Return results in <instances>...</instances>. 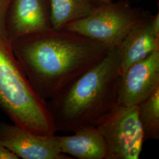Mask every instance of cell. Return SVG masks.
<instances>
[{
    "label": "cell",
    "mask_w": 159,
    "mask_h": 159,
    "mask_svg": "<svg viewBox=\"0 0 159 159\" xmlns=\"http://www.w3.org/2000/svg\"><path fill=\"white\" fill-rule=\"evenodd\" d=\"M11 45L30 84L46 102L67 90L111 50L65 29L28 34L12 41Z\"/></svg>",
    "instance_id": "obj_1"
},
{
    "label": "cell",
    "mask_w": 159,
    "mask_h": 159,
    "mask_svg": "<svg viewBox=\"0 0 159 159\" xmlns=\"http://www.w3.org/2000/svg\"><path fill=\"white\" fill-rule=\"evenodd\" d=\"M120 63V48L117 46L67 90L46 101L57 132L97 127L113 113L119 106Z\"/></svg>",
    "instance_id": "obj_2"
},
{
    "label": "cell",
    "mask_w": 159,
    "mask_h": 159,
    "mask_svg": "<svg viewBox=\"0 0 159 159\" xmlns=\"http://www.w3.org/2000/svg\"><path fill=\"white\" fill-rule=\"evenodd\" d=\"M0 109L13 124L34 134L57 132L46 102L30 84L15 56L11 42L0 36Z\"/></svg>",
    "instance_id": "obj_3"
},
{
    "label": "cell",
    "mask_w": 159,
    "mask_h": 159,
    "mask_svg": "<svg viewBox=\"0 0 159 159\" xmlns=\"http://www.w3.org/2000/svg\"><path fill=\"white\" fill-rule=\"evenodd\" d=\"M144 14L127 1H109L94 8L87 16L69 23L63 29L78 33L111 49L121 44Z\"/></svg>",
    "instance_id": "obj_4"
},
{
    "label": "cell",
    "mask_w": 159,
    "mask_h": 159,
    "mask_svg": "<svg viewBox=\"0 0 159 159\" xmlns=\"http://www.w3.org/2000/svg\"><path fill=\"white\" fill-rule=\"evenodd\" d=\"M96 128L106 145V159H139L144 140L139 106H119Z\"/></svg>",
    "instance_id": "obj_5"
},
{
    "label": "cell",
    "mask_w": 159,
    "mask_h": 159,
    "mask_svg": "<svg viewBox=\"0 0 159 159\" xmlns=\"http://www.w3.org/2000/svg\"><path fill=\"white\" fill-rule=\"evenodd\" d=\"M159 87V48H157L121 74L118 92L119 106H139Z\"/></svg>",
    "instance_id": "obj_6"
},
{
    "label": "cell",
    "mask_w": 159,
    "mask_h": 159,
    "mask_svg": "<svg viewBox=\"0 0 159 159\" xmlns=\"http://www.w3.org/2000/svg\"><path fill=\"white\" fill-rule=\"evenodd\" d=\"M0 142L19 159H73L61 152L56 134L36 135L4 121L0 122Z\"/></svg>",
    "instance_id": "obj_7"
},
{
    "label": "cell",
    "mask_w": 159,
    "mask_h": 159,
    "mask_svg": "<svg viewBox=\"0 0 159 159\" xmlns=\"http://www.w3.org/2000/svg\"><path fill=\"white\" fill-rule=\"evenodd\" d=\"M51 29L50 0H11L6 20L7 39L11 42Z\"/></svg>",
    "instance_id": "obj_8"
},
{
    "label": "cell",
    "mask_w": 159,
    "mask_h": 159,
    "mask_svg": "<svg viewBox=\"0 0 159 159\" xmlns=\"http://www.w3.org/2000/svg\"><path fill=\"white\" fill-rule=\"evenodd\" d=\"M121 74L159 48V35L152 24V16L144 14L120 45Z\"/></svg>",
    "instance_id": "obj_9"
},
{
    "label": "cell",
    "mask_w": 159,
    "mask_h": 159,
    "mask_svg": "<svg viewBox=\"0 0 159 159\" xmlns=\"http://www.w3.org/2000/svg\"><path fill=\"white\" fill-rule=\"evenodd\" d=\"M68 136H58L63 153L79 159H106L107 148L96 127L84 128Z\"/></svg>",
    "instance_id": "obj_10"
},
{
    "label": "cell",
    "mask_w": 159,
    "mask_h": 159,
    "mask_svg": "<svg viewBox=\"0 0 159 159\" xmlns=\"http://www.w3.org/2000/svg\"><path fill=\"white\" fill-rule=\"evenodd\" d=\"M52 29L60 30L89 15L94 7L84 0H50Z\"/></svg>",
    "instance_id": "obj_11"
},
{
    "label": "cell",
    "mask_w": 159,
    "mask_h": 159,
    "mask_svg": "<svg viewBox=\"0 0 159 159\" xmlns=\"http://www.w3.org/2000/svg\"><path fill=\"white\" fill-rule=\"evenodd\" d=\"M139 118L144 142L159 139V87L139 105Z\"/></svg>",
    "instance_id": "obj_12"
},
{
    "label": "cell",
    "mask_w": 159,
    "mask_h": 159,
    "mask_svg": "<svg viewBox=\"0 0 159 159\" xmlns=\"http://www.w3.org/2000/svg\"><path fill=\"white\" fill-rule=\"evenodd\" d=\"M11 0H0V36L7 38L6 30L7 14Z\"/></svg>",
    "instance_id": "obj_13"
},
{
    "label": "cell",
    "mask_w": 159,
    "mask_h": 159,
    "mask_svg": "<svg viewBox=\"0 0 159 159\" xmlns=\"http://www.w3.org/2000/svg\"><path fill=\"white\" fill-rule=\"evenodd\" d=\"M17 156L0 142V159H18Z\"/></svg>",
    "instance_id": "obj_14"
},
{
    "label": "cell",
    "mask_w": 159,
    "mask_h": 159,
    "mask_svg": "<svg viewBox=\"0 0 159 159\" xmlns=\"http://www.w3.org/2000/svg\"><path fill=\"white\" fill-rule=\"evenodd\" d=\"M84 1L94 8L101 6L103 3L107 2L106 0H84Z\"/></svg>",
    "instance_id": "obj_15"
},
{
    "label": "cell",
    "mask_w": 159,
    "mask_h": 159,
    "mask_svg": "<svg viewBox=\"0 0 159 159\" xmlns=\"http://www.w3.org/2000/svg\"><path fill=\"white\" fill-rule=\"evenodd\" d=\"M107 1H111V0H106Z\"/></svg>",
    "instance_id": "obj_16"
}]
</instances>
